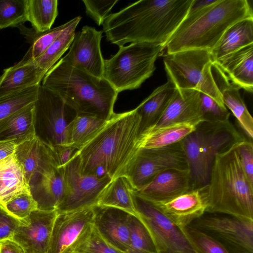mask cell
I'll return each instance as SVG.
<instances>
[{
  "instance_id": "3",
  "label": "cell",
  "mask_w": 253,
  "mask_h": 253,
  "mask_svg": "<svg viewBox=\"0 0 253 253\" xmlns=\"http://www.w3.org/2000/svg\"><path fill=\"white\" fill-rule=\"evenodd\" d=\"M42 85L57 93L77 115L109 120L119 93L103 77L77 68L62 57L46 73Z\"/></svg>"
},
{
  "instance_id": "12",
  "label": "cell",
  "mask_w": 253,
  "mask_h": 253,
  "mask_svg": "<svg viewBox=\"0 0 253 253\" xmlns=\"http://www.w3.org/2000/svg\"><path fill=\"white\" fill-rule=\"evenodd\" d=\"M132 197L137 215L149 231L158 253H195L181 228L133 191Z\"/></svg>"
},
{
  "instance_id": "9",
  "label": "cell",
  "mask_w": 253,
  "mask_h": 253,
  "mask_svg": "<svg viewBox=\"0 0 253 253\" xmlns=\"http://www.w3.org/2000/svg\"><path fill=\"white\" fill-rule=\"evenodd\" d=\"M189 225L214 239L228 253H253V219L205 212Z\"/></svg>"
},
{
  "instance_id": "30",
  "label": "cell",
  "mask_w": 253,
  "mask_h": 253,
  "mask_svg": "<svg viewBox=\"0 0 253 253\" xmlns=\"http://www.w3.org/2000/svg\"><path fill=\"white\" fill-rule=\"evenodd\" d=\"M30 187L15 154L0 161V205Z\"/></svg>"
},
{
  "instance_id": "10",
  "label": "cell",
  "mask_w": 253,
  "mask_h": 253,
  "mask_svg": "<svg viewBox=\"0 0 253 253\" xmlns=\"http://www.w3.org/2000/svg\"><path fill=\"white\" fill-rule=\"evenodd\" d=\"M171 169H189L181 141L159 149H139L123 175L136 190L158 173Z\"/></svg>"
},
{
  "instance_id": "47",
  "label": "cell",
  "mask_w": 253,
  "mask_h": 253,
  "mask_svg": "<svg viewBox=\"0 0 253 253\" xmlns=\"http://www.w3.org/2000/svg\"><path fill=\"white\" fill-rule=\"evenodd\" d=\"M0 242V253H25L22 248L13 240H6Z\"/></svg>"
},
{
  "instance_id": "42",
  "label": "cell",
  "mask_w": 253,
  "mask_h": 253,
  "mask_svg": "<svg viewBox=\"0 0 253 253\" xmlns=\"http://www.w3.org/2000/svg\"><path fill=\"white\" fill-rule=\"evenodd\" d=\"M75 253H126L107 242L99 234L96 228H93L87 239Z\"/></svg>"
},
{
  "instance_id": "27",
  "label": "cell",
  "mask_w": 253,
  "mask_h": 253,
  "mask_svg": "<svg viewBox=\"0 0 253 253\" xmlns=\"http://www.w3.org/2000/svg\"><path fill=\"white\" fill-rule=\"evenodd\" d=\"M176 87L170 81L156 88L136 108L140 117L139 134L153 125L164 111Z\"/></svg>"
},
{
  "instance_id": "6",
  "label": "cell",
  "mask_w": 253,
  "mask_h": 253,
  "mask_svg": "<svg viewBox=\"0 0 253 253\" xmlns=\"http://www.w3.org/2000/svg\"><path fill=\"white\" fill-rule=\"evenodd\" d=\"M244 137L229 120L202 121L181 141L190 170L192 189L208 184L215 155Z\"/></svg>"
},
{
  "instance_id": "11",
  "label": "cell",
  "mask_w": 253,
  "mask_h": 253,
  "mask_svg": "<svg viewBox=\"0 0 253 253\" xmlns=\"http://www.w3.org/2000/svg\"><path fill=\"white\" fill-rule=\"evenodd\" d=\"M65 193L58 206V213L93 207L99 196L112 180L108 175L85 174L79 167L74 155L64 167Z\"/></svg>"
},
{
  "instance_id": "37",
  "label": "cell",
  "mask_w": 253,
  "mask_h": 253,
  "mask_svg": "<svg viewBox=\"0 0 253 253\" xmlns=\"http://www.w3.org/2000/svg\"><path fill=\"white\" fill-rule=\"evenodd\" d=\"M71 22V20L46 31L39 33L35 32L29 48L19 62L21 64L33 62L44 52L56 39L70 25Z\"/></svg>"
},
{
  "instance_id": "34",
  "label": "cell",
  "mask_w": 253,
  "mask_h": 253,
  "mask_svg": "<svg viewBox=\"0 0 253 253\" xmlns=\"http://www.w3.org/2000/svg\"><path fill=\"white\" fill-rule=\"evenodd\" d=\"M26 18L35 32L42 33L51 29L58 15L57 0H27Z\"/></svg>"
},
{
  "instance_id": "17",
  "label": "cell",
  "mask_w": 253,
  "mask_h": 253,
  "mask_svg": "<svg viewBox=\"0 0 253 253\" xmlns=\"http://www.w3.org/2000/svg\"><path fill=\"white\" fill-rule=\"evenodd\" d=\"M208 191L207 184L166 201L149 202L172 222L182 228L206 212Z\"/></svg>"
},
{
  "instance_id": "45",
  "label": "cell",
  "mask_w": 253,
  "mask_h": 253,
  "mask_svg": "<svg viewBox=\"0 0 253 253\" xmlns=\"http://www.w3.org/2000/svg\"><path fill=\"white\" fill-rule=\"evenodd\" d=\"M19 223V220L9 214L0 206V242L12 240Z\"/></svg>"
},
{
  "instance_id": "31",
  "label": "cell",
  "mask_w": 253,
  "mask_h": 253,
  "mask_svg": "<svg viewBox=\"0 0 253 253\" xmlns=\"http://www.w3.org/2000/svg\"><path fill=\"white\" fill-rule=\"evenodd\" d=\"M133 189L126 176H118L105 187L96 205L119 209L137 216L133 201Z\"/></svg>"
},
{
  "instance_id": "2",
  "label": "cell",
  "mask_w": 253,
  "mask_h": 253,
  "mask_svg": "<svg viewBox=\"0 0 253 253\" xmlns=\"http://www.w3.org/2000/svg\"><path fill=\"white\" fill-rule=\"evenodd\" d=\"M140 117L137 110L112 115L105 126L74 155L85 174L123 175L139 150Z\"/></svg>"
},
{
  "instance_id": "8",
  "label": "cell",
  "mask_w": 253,
  "mask_h": 253,
  "mask_svg": "<svg viewBox=\"0 0 253 253\" xmlns=\"http://www.w3.org/2000/svg\"><path fill=\"white\" fill-rule=\"evenodd\" d=\"M76 115L57 93L40 84L34 102L33 122L35 136L41 142L51 148L65 145L68 121Z\"/></svg>"
},
{
  "instance_id": "5",
  "label": "cell",
  "mask_w": 253,
  "mask_h": 253,
  "mask_svg": "<svg viewBox=\"0 0 253 253\" xmlns=\"http://www.w3.org/2000/svg\"><path fill=\"white\" fill-rule=\"evenodd\" d=\"M208 185L206 212L253 219V185L244 172L235 143L215 155Z\"/></svg>"
},
{
  "instance_id": "7",
  "label": "cell",
  "mask_w": 253,
  "mask_h": 253,
  "mask_svg": "<svg viewBox=\"0 0 253 253\" xmlns=\"http://www.w3.org/2000/svg\"><path fill=\"white\" fill-rule=\"evenodd\" d=\"M165 46L148 42L131 43L104 60L103 78L118 92L139 88L155 70V62Z\"/></svg>"
},
{
  "instance_id": "40",
  "label": "cell",
  "mask_w": 253,
  "mask_h": 253,
  "mask_svg": "<svg viewBox=\"0 0 253 253\" xmlns=\"http://www.w3.org/2000/svg\"><path fill=\"white\" fill-rule=\"evenodd\" d=\"M0 206L19 221L28 217L38 209L37 203L30 191L18 193Z\"/></svg>"
},
{
  "instance_id": "20",
  "label": "cell",
  "mask_w": 253,
  "mask_h": 253,
  "mask_svg": "<svg viewBox=\"0 0 253 253\" xmlns=\"http://www.w3.org/2000/svg\"><path fill=\"white\" fill-rule=\"evenodd\" d=\"M202 121L199 91L176 88L163 113L156 123L145 130L180 123L198 124Z\"/></svg>"
},
{
  "instance_id": "1",
  "label": "cell",
  "mask_w": 253,
  "mask_h": 253,
  "mask_svg": "<svg viewBox=\"0 0 253 253\" xmlns=\"http://www.w3.org/2000/svg\"><path fill=\"white\" fill-rule=\"evenodd\" d=\"M193 0H141L110 14L103 23L106 39L119 47L127 43L166 45L187 15Z\"/></svg>"
},
{
  "instance_id": "26",
  "label": "cell",
  "mask_w": 253,
  "mask_h": 253,
  "mask_svg": "<svg viewBox=\"0 0 253 253\" xmlns=\"http://www.w3.org/2000/svg\"><path fill=\"white\" fill-rule=\"evenodd\" d=\"M253 43V18L240 20L230 26L210 51L212 62Z\"/></svg>"
},
{
  "instance_id": "18",
  "label": "cell",
  "mask_w": 253,
  "mask_h": 253,
  "mask_svg": "<svg viewBox=\"0 0 253 253\" xmlns=\"http://www.w3.org/2000/svg\"><path fill=\"white\" fill-rule=\"evenodd\" d=\"M192 189L189 169H171L158 173L139 188L133 189V193L150 202H161Z\"/></svg>"
},
{
  "instance_id": "33",
  "label": "cell",
  "mask_w": 253,
  "mask_h": 253,
  "mask_svg": "<svg viewBox=\"0 0 253 253\" xmlns=\"http://www.w3.org/2000/svg\"><path fill=\"white\" fill-rule=\"evenodd\" d=\"M80 16L71 20L70 25L56 39L44 52L33 63L46 73L69 48L75 34V30L81 21Z\"/></svg>"
},
{
  "instance_id": "44",
  "label": "cell",
  "mask_w": 253,
  "mask_h": 253,
  "mask_svg": "<svg viewBox=\"0 0 253 253\" xmlns=\"http://www.w3.org/2000/svg\"><path fill=\"white\" fill-rule=\"evenodd\" d=\"M235 148L242 166L250 183L253 185V144L245 138L235 143Z\"/></svg>"
},
{
  "instance_id": "4",
  "label": "cell",
  "mask_w": 253,
  "mask_h": 253,
  "mask_svg": "<svg viewBox=\"0 0 253 253\" xmlns=\"http://www.w3.org/2000/svg\"><path fill=\"white\" fill-rule=\"evenodd\" d=\"M247 18H253L247 0H214L203 8L188 12L166 43L165 55L194 49L211 51L230 26Z\"/></svg>"
},
{
  "instance_id": "15",
  "label": "cell",
  "mask_w": 253,
  "mask_h": 253,
  "mask_svg": "<svg viewBox=\"0 0 253 253\" xmlns=\"http://www.w3.org/2000/svg\"><path fill=\"white\" fill-rule=\"evenodd\" d=\"M102 32L85 26L75 33L69 51L62 58L71 65L94 76L103 77L104 60L100 47Z\"/></svg>"
},
{
  "instance_id": "49",
  "label": "cell",
  "mask_w": 253,
  "mask_h": 253,
  "mask_svg": "<svg viewBox=\"0 0 253 253\" xmlns=\"http://www.w3.org/2000/svg\"></svg>"
},
{
  "instance_id": "38",
  "label": "cell",
  "mask_w": 253,
  "mask_h": 253,
  "mask_svg": "<svg viewBox=\"0 0 253 253\" xmlns=\"http://www.w3.org/2000/svg\"><path fill=\"white\" fill-rule=\"evenodd\" d=\"M27 0H0V29L18 27L27 21Z\"/></svg>"
},
{
  "instance_id": "22",
  "label": "cell",
  "mask_w": 253,
  "mask_h": 253,
  "mask_svg": "<svg viewBox=\"0 0 253 253\" xmlns=\"http://www.w3.org/2000/svg\"><path fill=\"white\" fill-rule=\"evenodd\" d=\"M240 89L253 91V43L230 53L212 63Z\"/></svg>"
},
{
  "instance_id": "48",
  "label": "cell",
  "mask_w": 253,
  "mask_h": 253,
  "mask_svg": "<svg viewBox=\"0 0 253 253\" xmlns=\"http://www.w3.org/2000/svg\"><path fill=\"white\" fill-rule=\"evenodd\" d=\"M16 144L11 141H0V161L14 154Z\"/></svg>"
},
{
  "instance_id": "39",
  "label": "cell",
  "mask_w": 253,
  "mask_h": 253,
  "mask_svg": "<svg viewBox=\"0 0 253 253\" xmlns=\"http://www.w3.org/2000/svg\"><path fill=\"white\" fill-rule=\"evenodd\" d=\"M195 253H228L216 240L190 225L182 228Z\"/></svg>"
},
{
  "instance_id": "16",
  "label": "cell",
  "mask_w": 253,
  "mask_h": 253,
  "mask_svg": "<svg viewBox=\"0 0 253 253\" xmlns=\"http://www.w3.org/2000/svg\"><path fill=\"white\" fill-rule=\"evenodd\" d=\"M56 211L37 209L20 220L12 240L25 253H47Z\"/></svg>"
},
{
  "instance_id": "13",
  "label": "cell",
  "mask_w": 253,
  "mask_h": 253,
  "mask_svg": "<svg viewBox=\"0 0 253 253\" xmlns=\"http://www.w3.org/2000/svg\"><path fill=\"white\" fill-rule=\"evenodd\" d=\"M93 207L57 212L47 253H75L93 228Z\"/></svg>"
},
{
  "instance_id": "19",
  "label": "cell",
  "mask_w": 253,
  "mask_h": 253,
  "mask_svg": "<svg viewBox=\"0 0 253 253\" xmlns=\"http://www.w3.org/2000/svg\"><path fill=\"white\" fill-rule=\"evenodd\" d=\"M93 208V225L98 232L112 246L127 253L132 214L112 207L96 205Z\"/></svg>"
},
{
  "instance_id": "35",
  "label": "cell",
  "mask_w": 253,
  "mask_h": 253,
  "mask_svg": "<svg viewBox=\"0 0 253 253\" xmlns=\"http://www.w3.org/2000/svg\"><path fill=\"white\" fill-rule=\"evenodd\" d=\"M129 226L127 253H158L149 231L137 215H131Z\"/></svg>"
},
{
  "instance_id": "46",
  "label": "cell",
  "mask_w": 253,
  "mask_h": 253,
  "mask_svg": "<svg viewBox=\"0 0 253 253\" xmlns=\"http://www.w3.org/2000/svg\"><path fill=\"white\" fill-rule=\"evenodd\" d=\"M52 148L55 154L59 167H64L77 150L72 147L66 145H59Z\"/></svg>"
},
{
  "instance_id": "21",
  "label": "cell",
  "mask_w": 253,
  "mask_h": 253,
  "mask_svg": "<svg viewBox=\"0 0 253 253\" xmlns=\"http://www.w3.org/2000/svg\"><path fill=\"white\" fill-rule=\"evenodd\" d=\"M14 154L29 186L53 169L59 167L52 148L36 137L18 145Z\"/></svg>"
},
{
  "instance_id": "36",
  "label": "cell",
  "mask_w": 253,
  "mask_h": 253,
  "mask_svg": "<svg viewBox=\"0 0 253 253\" xmlns=\"http://www.w3.org/2000/svg\"><path fill=\"white\" fill-rule=\"evenodd\" d=\"M40 84L0 98V125L12 114L35 101Z\"/></svg>"
},
{
  "instance_id": "25",
  "label": "cell",
  "mask_w": 253,
  "mask_h": 253,
  "mask_svg": "<svg viewBox=\"0 0 253 253\" xmlns=\"http://www.w3.org/2000/svg\"><path fill=\"white\" fill-rule=\"evenodd\" d=\"M45 74L33 62H18L5 69L0 76V98L40 84Z\"/></svg>"
},
{
  "instance_id": "24",
  "label": "cell",
  "mask_w": 253,
  "mask_h": 253,
  "mask_svg": "<svg viewBox=\"0 0 253 253\" xmlns=\"http://www.w3.org/2000/svg\"><path fill=\"white\" fill-rule=\"evenodd\" d=\"M212 68L224 104L231 111L249 138L252 140L253 119L240 95V88L232 84L217 66L212 64Z\"/></svg>"
},
{
  "instance_id": "43",
  "label": "cell",
  "mask_w": 253,
  "mask_h": 253,
  "mask_svg": "<svg viewBox=\"0 0 253 253\" xmlns=\"http://www.w3.org/2000/svg\"><path fill=\"white\" fill-rule=\"evenodd\" d=\"M118 1L115 0H83L86 14L100 26L109 15L112 8Z\"/></svg>"
},
{
  "instance_id": "23",
  "label": "cell",
  "mask_w": 253,
  "mask_h": 253,
  "mask_svg": "<svg viewBox=\"0 0 253 253\" xmlns=\"http://www.w3.org/2000/svg\"><path fill=\"white\" fill-rule=\"evenodd\" d=\"M29 187L31 194L37 203L38 209L56 211L65 193L64 167L53 169Z\"/></svg>"
},
{
  "instance_id": "41",
  "label": "cell",
  "mask_w": 253,
  "mask_h": 253,
  "mask_svg": "<svg viewBox=\"0 0 253 253\" xmlns=\"http://www.w3.org/2000/svg\"><path fill=\"white\" fill-rule=\"evenodd\" d=\"M200 100L203 121L214 123L229 120L230 113L225 105H221L212 97L201 92Z\"/></svg>"
},
{
  "instance_id": "14",
  "label": "cell",
  "mask_w": 253,
  "mask_h": 253,
  "mask_svg": "<svg viewBox=\"0 0 253 253\" xmlns=\"http://www.w3.org/2000/svg\"><path fill=\"white\" fill-rule=\"evenodd\" d=\"M210 62V51L207 49L185 50L166 54L164 58L168 81L178 89H197Z\"/></svg>"
},
{
  "instance_id": "29",
  "label": "cell",
  "mask_w": 253,
  "mask_h": 253,
  "mask_svg": "<svg viewBox=\"0 0 253 253\" xmlns=\"http://www.w3.org/2000/svg\"><path fill=\"white\" fill-rule=\"evenodd\" d=\"M197 124L180 123L145 130L138 136V147L139 149H159L177 143L193 131Z\"/></svg>"
},
{
  "instance_id": "28",
  "label": "cell",
  "mask_w": 253,
  "mask_h": 253,
  "mask_svg": "<svg viewBox=\"0 0 253 253\" xmlns=\"http://www.w3.org/2000/svg\"><path fill=\"white\" fill-rule=\"evenodd\" d=\"M34 102L14 113L0 125V141H11L17 145L35 137Z\"/></svg>"
},
{
  "instance_id": "32",
  "label": "cell",
  "mask_w": 253,
  "mask_h": 253,
  "mask_svg": "<svg viewBox=\"0 0 253 253\" xmlns=\"http://www.w3.org/2000/svg\"><path fill=\"white\" fill-rule=\"evenodd\" d=\"M108 120L76 115L67 126L65 145L80 149L105 126Z\"/></svg>"
}]
</instances>
